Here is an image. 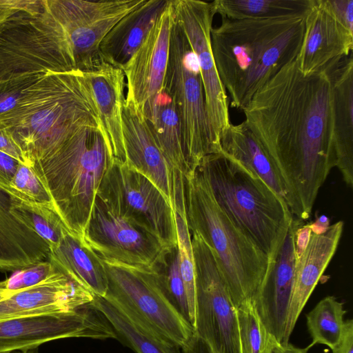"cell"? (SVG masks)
<instances>
[{
	"label": "cell",
	"mask_w": 353,
	"mask_h": 353,
	"mask_svg": "<svg viewBox=\"0 0 353 353\" xmlns=\"http://www.w3.org/2000/svg\"><path fill=\"white\" fill-rule=\"evenodd\" d=\"M242 110L283 182L292 216L308 219L321 187L336 165L332 87L327 72L304 75L294 59Z\"/></svg>",
	"instance_id": "6da1fadb"
},
{
	"label": "cell",
	"mask_w": 353,
	"mask_h": 353,
	"mask_svg": "<svg viewBox=\"0 0 353 353\" xmlns=\"http://www.w3.org/2000/svg\"><path fill=\"white\" fill-rule=\"evenodd\" d=\"M306 14L229 19L211 29V48L219 79L231 105L243 110L281 68L296 59Z\"/></svg>",
	"instance_id": "7a4b0ae2"
},
{
	"label": "cell",
	"mask_w": 353,
	"mask_h": 353,
	"mask_svg": "<svg viewBox=\"0 0 353 353\" xmlns=\"http://www.w3.org/2000/svg\"><path fill=\"white\" fill-rule=\"evenodd\" d=\"M0 128L10 133L30 165L82 128L103 130L81 71L43 76L23 91L11 110L0 115Z\"/></svg>",
	"instance_id": "3957f363"
},
{
	"label": "cell",
	"mask_w": 353,
	"mask_h": 353,
	"mask_svg": "<svg viewBox=\"0 0 353 353\" xmlns=\"http://www.w3.org/2000/svg\"><path fill=\"white\" fill-rule=\"evenodd\" d=\"M184 181L190 232L212 249L234 305L252 301L268 270V255L219 206L199 166L188 172Z\"/></svg>",
	"instance_id": "277c9868"
},
{
	"label": "cell",
	"mask_w": 353,
	"mask_h": 353,
	"mask_svg": "<svg viewBox=\"0 0 353 353\" xmlns=\"http://www.w3.org/2000/svg\"><path fill=\"white\" fill-rule=\"evenodd\" d=\"M114 159L103 130L84 128L30 163L68 231L84 244L97 194Z\"/></svg>",
	"instance_id": "5b68a950"
},
{
	"label": "cell",
	"mask_w": 353,
	"mask_h": 353,
	"mask_svg": "<svg viewBox=\"0 0 353 353\" xmlns=\"http://www.w3.org/2000/svg\"><path fill=\"white\" fill-rule=\"evenodd\" d=\"M199 166L217 203L271 263L294 219L285 201L257 174L221 150L205 157Z\"/></svg>",
	"instance_id": "8992f818"
},
{
	"label": "cell",
	"mask_w": 353,
	"mask_h": 353,
	"mask_svg": "<svg viewBox=\"0 0 353 353\" xmlns=\"http://www.w3.org/2000/svg\"><path fill=\"white\" fill-rule=\"evenodd\" d=\"M163 89L176 108L186 162L189 171L192 170L205 157L221 148L208 120L196 56L175 19Z\"/></svg>",
	"instance_id": "52a82bcc"
},
{
	"label": "cell",
	"mask_w": 353,
	"mask_h": 353,
	"mask_svg": "<svg viewBox=\"0 0 353 353\" xmlns=\"http://www.w3.org/2000/svg\"><path fill=\"white\" fill-rule=\"evenodd\" d=\"M103 261L108 280L105 297L168 342L185 346L194 330L170 300L156 269Z\"/></svg>",
	"instance_id": "ba28073f"
},
{
	"label": "cell",
	"mask_w": 353,
	"mask_h": 353,
	"mask_svg": "<svg viewBox=\"0 0 353 353\" xmlns=\"http://www.w3.org/2000/svg\"><path fill=\"white\" fill-rule=\"evenodd\" d=\"M72 71L57 23L45 7L39 14L21 12L0 24V81Z\"/></svg>",
	"instance_id": "9c48e42d"
},
{
	"label": "cell",
	"mask_w": 353,
	"mask_h": 353,
	"mask_svg": "<svg viewBox=\"0 0 353 353\" xmlns=\"http://www.w3.org/2000/svg\"><path fill=\"white\" fill-rule=\"evenodd\" d=\"M146 0H44L57 23L74 70L86 72L101 62L100 44L125 15Z\"/></svg>",
	"instance_id": "30bf717a"
},
{
	"label": "cell",
	"mask_w": 353,
	"mask_h": 353,
	"mask_svg": "<svg viewBox=\"0 0 353 353\" xmlns=\"http://www.w3.org/2000/svg\"><path fill=\"white\" fill-rule=\"evenodd\" d=\"M97 194L117 214L155 235L168 250L177 246L172 205L150 180L125 161L114 159Z\"/></svg>",
	"instance_id": "8fae6325"
},
{
	"label": "cell",
	"mask_w": 353,
	"mask_h": 353,
	"mask_svg": "<svg viewBox=\"0 0 353 353\" xmlns=\"http://www.w3.org/2000/svg\"><path fill=\"white\" fill-rule=\"evenodd\" d=\"M191 236L195 267L194 333L214 353H241L236 307L214 252L198 234Z\"/></svg>",
	"instance_id": "7c38bea8"
},
{
	"label": "cell",
	"mask_w": 353,
	"mask_h": 353,
	"mask_svg": "<svg viewBox=\"0 0 353 353\" xmlns=\"http://www.w3.org/2000/svg\"><path fill=\"white\" fill-rule=\"evenodd\" d=\"M84 243L103 260L155 269L170 250L152 233L117 214L97 194Z\"/></svg>",
	"instance_id": "4fadbf2b"
},
{
	"label": "cell",
	"mask_w": 353,
	"mask_h": 353,
	"mask_svg": "<svg viewBox=\"0 0 353 353\" xmlns=\"http://www.w3.org/2000/svg\"><path fill=\"white\" fill-rule=\"evenodd\" d=\"M68 338L117 339L105 318L91 304L72 312L0 319V353L26 352Z\"/></svg>",
	"instance_id": "5bb4252c"
},
{
	"label": "cell",
	"mask_w": 353,
	"mask_h": 353,
	"mask_svg": "<svg viewBox=\"0 0 353 353\" xmlns=\"http://www.w3.org/2000/svg\"><path fill=\"white\" fill-rule=\"evenodd\" d=\"M175 21L183 30L196 56L210 124L220 141L230 125L229 99L219 79L211 48V29L215 14L211 2L172 0Z\"/></svg>",
	"instance_id": "9a60e30c"
},
{
	"label": "cell",
	"mask_w": 353,
	"mask_h": 353,
	"mask_svg": "<svg viewBox=\"0 0 353 353\" xmlns=\"http://www.w3.org/2000/svg\"><path fill=\"white\" fill-rule=\"evenodd\" d=\"M174 21L172 0H169L140 47L123 69L127 87L125 103L143 118L154 98L163 90Z\"/></svg>",
	"instance_id": "2e32d148"
},
{
	"label": "cell",
	"mask_w": 353,
	"mask_h": 353,
	"mask_svg": "<svg viewBox=\"0 0 353 353\" xmlns=\"http://www.w3.org/2000/svg\"><path fill=\"white\" fill-rule=\"evenodd\" d=\"M353 33L335 17L326 0H312L305 17L303 42L296 61L304 75L325 70L327 65L350 55Z\"/></svg>",
	"instance_id": "e0dca14e"
},
{
	"label": "cell",
	"mask_w": 353,
	"mask_h": 353,
	"mask_svg": "<svg viewBox=\"0 0 353 353\" xmlns=\"http://www.w3.org/2000/svg\"><path fill=\"white\" fill-rule=\"evenodd\" d=\"M294 219L277 255L270 263L265 276L252 300L265 327L280 345L282 343L294 285L296 254Z\"/></svg>",
	"instance_id": "ac0fdd59"
},
{
	"label": "cell",
	"mask_w": 353,
	"mask_h": 353,
	"mask_svg": "<svg viewBox=\"0 0 353 353\" xmlns=\"http://www.w3.org/2000/svg\"><path fill=\"white\" fill-rule=\"evenodd\" d=\"M94 295L55 270L41 283L14 292L0 301V319L78 311Z\"/></svg>",
	"instance_id": "d6986e66"
},
{
	"label": "cell",
	"mask_w": 353,
	"mask_h": 353,
	"mask_svg": "<svg viewBox=\"0 0 353 353\" xmlns=\"http://www.w3.org/2000/svg\"><path fill=\"white\" fill-rule=\"evenodd\" d=\"M122 128L125 162L150 180L172 205L175 170L159 148L145 119L125 101Z\"/></svg>",
	"instance_id": "ffe728a7"
},
{
	"label": "cell",
	"mask_w": 353,
	"mask_h": 353,
	"mask_svg": "<svg viewBox=\"0 0 353 353\" xmlns=\"http://www.w3.org/2000/svg\"><path fill=\"white\" fill-rule=\"evenodd\" d=\"M343 226V221H339L323 234L312 233L306 249L296 257L293 290L282 345L289 343L301 311L334 255Z\"/></svg>",
	"instance_id": "44dd1931"
},
{
	"label": "cell",
	"mask_w": 353,
	"mask_h": 353,
	"mask_svg": "<svg viewBox=\"0 0 353 353\" xmlns=\"http://www.w3.org/2000/svg\"><path fill=\"white\" fill-rule=\"evenodd\" d=\"M83 74L113 157L125 161L122 128L125 84L124 72L123 70L102 61Z\"/></svg>",
	"instance_id": "7402d4cb"
},
{
	"label": "cell",
	"mask_w": 353,
	"mask_h": 353,
	"mask_svg": "<svg viewBox=\"0 0 353 353\" xmlns=\"http://www.w3.org/2000/svg\"><path fill=\"white\" fill-rule=\"evenodd\" d=\"M325 70L332 83L336 167L345 184L353 187V54L330 64Z\"/></svg>",
	"instance_id": "603a6c76"
},
{
	"label": "cell",
	"mask_w": 353,
	"mask_h": 353,
	"mask_svg": "<svg viewBox=\"0 0 353 353\" xmlns=\"http://www.w3.org/2000/svg\"><path fill=\"white\" fill-rule=\"evenodd\" d=\"M169 0H146L123 17L100 44L102 61L123 70L140 47Z\"/></svg>",
	"instance_id": "cb8c5ba5"
},
{
	"label": "cell",
	"mask_w": 353,
	"mask_h": 353,
	"mask_svg": "<svg viewBox=\"0 0 353 353\" xmlns=\"http://www.w3.org/2000/svg\"><path fill=\"white\" fill-rule=\"evenodd\" d=\"M50 247L0 199V270L15 272L47 261Z\"/></svg>",
	"instance_id": "d4e9b609"
},
{
	"label": "cell",
	"mask_w": 353,
	"mask_h": 353,
	"mask_svg": "<svg viewBox=\"0 0 353 353\" xmlns=\"http://www.w3.org/2000/svg\"><path fill=\"white\" fill-rule=\"evenodd\" d=\"M48 260L57 270L94 296L106 295L108 280L102 259L70 232L64 235L57 247L50 250Z\"/></svg>",
	"instance_id": "484cf974"
},
{
	"label": "cell",
	"mask_w": 353,
	"mask_h": 353,
	"mask_svg": "<svg viewBox=\"0 0 353 353\" xmlns=\"http://www.w3.org/2000/svg\"><path fill=\"white\" fill-rule=\"evenodd\" d=\"M221 151L257 174L287 203L283 182L270 157L245 122L232 123L221 137Z\"/></svg>",
	"instance_id": "4316f807"
},
{
	"label": "cell",
	"mask_w": 353,
	"mask_h": 353,
	"mask_svg": "<svg viewBox=\"0 0 353 353\" xmlns=\"http://www.w3.org/2000/svg\"><path fill=\"white\" fill-rule=\"evenodd\" d=\"M150 132L169 165L183 175L189 172L180 120L170 96L162 90L144 116Z\"/></svg>",
	"instance_id": "83f0119b"
},
{
	"label": "cell",
	"mask_w": 353,
	"mask_h": 353,
	"mask_svg": "<svg viewBox=\"0 0 353 353\" xmlns=\"http://www.w3.org/2000/svg\"><path fill=\"white\" fill-rule=\"evenodd\" d=\"M91 305L108 321L117 339L135 353H182L179 347L161 338L106 297L94 296Z\"/></svg>",
	"instance_id": "f1b7e54d"
},
{
	"label": "cell",
	"mask_w": 353,
	"mask_h": 353,
	"mask_svg": "<svg viewBox=\"0 0 353 353\" xmlns=\"http://www.w3.org/2000/svg\"><path fill=\"white\" fill-rule=\"evenodd\" d=\"M312 0H215V14L229 19H266L306 14Z\"/></svg>",
	"instance_id": "f546056e"
},
{
	"label": "cell",
	"mask_w": 353,
	"mask_h": 353,
	"mask_svg": "<svg viewBox=\"0 0 353 353\" xmlns=\"http://www.w3.org/2000/svg\"><path fill=\"white\" fill-rule=\"evenodd\" d=\"M345 313L343 303L336 297L327 296L321 299L306 314L307 326L312 339L310 345L323 344L333 349L342 337Z\"/></svg>",
	"instance_id": "4dcf8cb0"
},
{
	"label": "cell",
	"mask_w": 353,
	"mask_h": 353,
	"mask_svg": "<svg viewBox=\"0 0 353 353\" xmlns=\"http://www.w3.org/2000/svg\"><path fill=\"white\" fill-rule=\"evenodd\" d=\"M11 212L34 230L49 245L57 247L64 235L69 232L58 214L37 203L21 202L8 198Z\"/></svg>",
	"instance_id": "1f68e13d"
},
{
	"label": "cell",
	"mask_w": 353,
	"mask_h": 353,
	"mask_svg": "<svg viewBox=\"0 0 353 353\" xmlns=\"http://www.w3.org/2000/svg\"><path fill=\"white\" fill-rule=\"evenodd\" d=\"M241 353H272L277 343L259 319L251 301L236 307Z\"/></svg>",
	"instance_id": "d6a6232c"
},
{
	"label": "cell",
	"mask_w": 353,
	"mask_h": 353,
	"mask_svg": "<svg viewBox=\"0 0 353 353\" xmlns=\"http://www.w3.org/2000/svg\"><path fill=\"white\" fill-rule=\"evenodd\" d=\"M6 195L10 199L37 203L56 212L48 190L28 165L19 164Z\"/></svg>",
	"instance_id": "836d02e7"
},
{
	"label": "cell",
	"mask_w": 353,
	"mask_h": 353,
	"mask_svg": "<svg viewBox=\"0 0 353 353\" xmlns=\"http://www.w3.org/2000/svg\"><path fill=\"white\" fill-rule=\"evenodd\" d=\"M155 269L170 300L190 323L186 290L179 268L177 246L165 254Z\"/></svg>",
	"instance_id": "e575fe53"
},
{
	"label": "cell",
	"mask_w": 353,
	"mask_h": 353,
	"mask_svg": "<svg viewBox=\"0 0 353 353\" xmlns=\"http://www.w3.org/2000/svg\"><path fill=\"white\" fill-rule=\"evenodd\" d=\"M46 74H26L0 81V115L11 110L23 91Z\"/></svg>",
	"instance_id": "d590c367"
},
{
	"label": "cell",
	"mask_w": 353,
	"mask_h": 353,
	"mask_svg": "<svg viewBox=\"0 0 353 353\" xmlns=\"http://www.w3.org/2000/svg\"><path fill=\"white\" fill-rule=\"evenodd\" d=\"M54 270V265L47 260L14 272L12 276L6 279V287L9 295L41 283Z\"/></svg>",
	"instance_id": "8d00e7d4"
},
{
	"label": "cell",
	"mask_w": 353,
	"mask_h": 353,
	"mask_svg": "<svg viewBox=\"0 0 353 353\" xmlns=\"http://www.w3.org/2000/svg\"><path fill=\"white\" fill-rule=\"evenodd\" d=\"M44 0H0V24L17 14H39L43 10Z\"/></svg>",
	"instance_id": "74e56055"
},
{
	"label": "cell",
	"mask_w": 353,
	"mask_h": 353,
	"mask_svg": "<svg viewBox=\"0 0 353 353\" xmlns=\"http://www.w3.org/2000/svg\"><path fill=\"white\" fill-rule=\"evenodd\" d=\"M337 20L353 33V0H326Z\"/></svg>",
	"instance_id": "f35d334b"
},
{
	"label": "cell",
	"mask_w": 353,
	"mask_h": 353,
	"mask_svg": "<svg viewBox=\"0 0 353 353\" xmlns=\"http://www.w3.org/2000/svg\"><path fill=\"white\" fill-rule=\"evenodd\" d=\"M0 151L16 159L21 163L30 165L25 153L14 141L10 133L0 128Z\"/></svg>",
	"instance_id": "ab89813d"
},
{
	"label": "cell",
	"mask_w": 353,
	"mask_h": 353,
	"mask_svg": "<svg viewBox=\"0 0 353 353\" xmlns=\"http://www.w3.org/2000/svg\"><path fill=\"white\" fill-rule=\"evenodd\" d=\"M20 163L0 151V192L7 194L9 185Z\"/></svg>",
	"instance_id": "60d3db41"
},
{
	"label": "cell",
	"mask_w": 353,
	"mask_h": 353,
	"mask_svg": "<svg viewBox=\"0 0 353 353\" xmlns=\"http://www.w3.org/2000/svg\"><path fill=\"white\" fill-rule=\"evenodd\" d=\"M298 221L294 232V243L296 257L300 256L306 249L310 241L312 231L309 223L301 225Z\"/></svg>",
	"instance_id": "b9f144b4"
},
{
	"label": "cell",
	"mask_w": 353,
	"mask_h": 353,
	"mask_svg": "<svg viewBox=\"0 0 353 353\" xmlns=\"http://www.w3.org/2000/svg\"><path fill=\"white\" fill-rule=\"evenodd\" d=\"M333 353H353V321H346L342 337L332 349Z\"/></svg>",
	"instance_id": "7bdbcfd3"
},
{
	"label": "cell",
	"mask_w": 353,
	"mask_h": 353,
	"mask_svg": "<svg viewBox=\"0 0 353 353\" xmlns=\"http://www.w3.org/2000/svg\"><path fill=\"white\" fill-rule=\"evenodd\" d=\"M181 350L182 353H214L210 345L195 333Z\"/></svg>",
	"instance_id": "ee69618b"
},
{
	"label": "cell",
	"mask_w": 353,
	"mask_h": 353,
	"mask_svg": "<svg viewBox=\"0 0 353 353\" xmlns=\"http://www.w3.org/2000/svg\"><path fill=\"white\" fill-rule=\"evenodd\" d=\"M330 225V220L325 215L319 216L315 221L312 223H309L312 233L315 234H321L324 233Z\"/></svg>",
	"instance_id": "f6af8a7d"
},
{
	"label": "cell",
	"mask_w": 353,
	"mask_h": 353,
	"mask_svg": "<svg viewBox=\"0 0 353 353\" xmlns=\"http://www.w3.org/2000/svg\"><path fill=\"white\" fill-rule=\"evenodd\" d=\"M311 347L310 345L305 348H300L290 343L282 345L276 343L273 347L272 353H307Z\"/></svg>",
	"instance_id": "bcb514c9"
},
{
	"label": "cell",
	"mask_w": 353,
	"mask_h": 353,
	"mask_svg": "<svg viewBox=\"0 0 353 353\" xmlns=\"http://www.w3.org/2000/svg\"><path fill=\"white\" fill-rule=\"evenodd\" d=\"M9 293L7 290L6 280L0 281V301L7 298Z\"/></svg>",
	"instance_id": "7dc6e473"
}]
</instances>
